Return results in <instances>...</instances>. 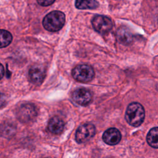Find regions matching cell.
I'll list each match as a JSON object with an SVG mask.
<instances>
[{
  "mask_svg": "<svg viewBox=\"0 0 158 158\" xmlns=\"http://www.w3.org/2000/svg\"><path fill=\"white\" fill-rule=\"evenodd\" d=\"M12 40V36L10 32L5 30H0V48L7 46Z\"/></svg>",
  "mask_w": 158,
  "mask_h": 158,
  "instance_id": "cell-13",
  "label": "cell"
},
{
  "mask_svg": "<svg viewBox=\"0 0 158 158\" xmlns=\"http://www.w3.org/2000/svg\"><path fill=\"white\" fill-rule=\"evenodd\" d=\"M64 122L59 117H52L48 122V129L53 134L58 135L61 133L64 130Z\"/></svg>",
  "mask_w": 158,
  "mask_h": 158,
  "instance_id": "cell-10",
  "label": "cell"
},
{
  "mask_svg": "<svg viewBox=\"0 0 158 158\" xmlns=\"http://www.w3.org/2000/svg\"><path fill=\"white\" fill-rule=\"evenodd\" d=\"M122 138L120 132L115 128H110L104 131L102 135L103 141L109 145L118 144Z\"/></svg>",
  "mask_w": 158,
  "mask_h": 158,
  "instance_id": "cell-9",
  "label": "cell"
},
{
  "mask_svg": "<svg viewBox=\"0 0 158 158\" xmlns=\"http://www.w3.org/2000/svg\"><path fill=\"white\" fill-rule=\"evenodd\" d=\"M1 131L4 136H11L15 131V127L12 123H6L1 126Z\"/></svg>",
  "mask_w": 158,
  "mask_h": 158,
  "instance_id": "cell-15",
  "label": "cell"
},
{
  "mask_svg": "<svg viewBox=\"0 0 158 158\" xmlns=\"http://www.w3.org/2000/svg\"><path fill=\"white\" fill-rule=\"evenodd\" d=\"M65 21V17L63 12L54 10L44 17L43 25L44 28L49 31H57L63 27Z\"/></svg>",
  "mask_w": 158,
  "mask_h": 158,
  "instance_id": "cell-1",
  "label": "cell"
},
{
  "mask_svg": "<svg viewBox=\"0 0 158 158\" xmlns=\"http://www.w3.org/2000/svg\"><path fill=\"white\" fill-rule=\"evenodd\" d=\"M37 116L36 107L32 104H23L18 109L17 117L18 119L23 123L33 121Z\"/></svg>",
  "mask_w": 158,
  "mask_h": 158,
  "instance_id": "cell-4",
  "label": "cell"
},
{
  "mask_svg": "<svg viewBox=\"0 0 158 158\" xmlns=\"http://www.w3.org/2000/svg\"><path fill=\"white\" fill-rule=\"evenodd\" d=\"M117 36L122 43H129L131 41V34L125 27H122L118 29Z\"/></svg>",
  "mask_w": 158,
  "mask_h": 158,
  "instance_id": "cell-12",
  "label": "cell"
},
{
  "mask_svg": "<svg viewBox=\"0 0 158 158\" xmlns=\"http://www.w3.org/2000/svg\"><path fill=\"white\" fill-rule=\"evenodd\" d=\"M146 139L149 146L154 148H158V127L152 128L149 130Z\"/></svg>",
  "mask_w": 158,
  "mask_h": 158,
  "instance_id": "cell-11",
  "label": "cell"
},
{
  "mask_svg": "<svg viewBox=\"0 0 158 158\" xmlns=\"http://www.w3.org/2000/svg\"><path fill=\"white\" fill-rule=\"evenodd\" d=\"M72 99L79 105L86 106L91 102L92 94L87 89L78 88L73 92Z\"/></svg>",
  "mask_w": 158,
  "mask_h": 158,
  "instance_id": "cell-7",
  "label": "cell"
},
{
  "mask_svg": "<svg viewBox=\"0 0 158 158\" xmlns=\"http://www.w3.org/2000/svg\"><path fill=\"white\" fill-rule=\"evenodd\" d=\"M94 29L102 35L108 33L112 28V20L104 15H98L93 17L91 21Z\"/></svg>",
  "mask_w": 158,
  "mask_h": 158,
  "instance_id": "cell-5",
  "label": "cell"
},
{
  "mask_svg": "<svg viewBox=\"0 0 158 158\" xmlns=\"http://www.w3.org/2000/svg\"><path fill=\"white\" fill-rule=\"evenodd\" d=\"M46 77V70L41 65H34L29 70V77L31 81L35 85L43 83Z\"/></svg>",
  "mask_w": 158,
  "mask_h": 158,
  "instance_id": "cell-8",
  "label": "cell"
},
{
  "mask_svg": "<svg viewBox=\"0 0 158 158\" xmlns=\"http://www.w3.org/2000/svg\"><path fill=\"white\" fill-rule=\"evenodd\" d=\"M144 115L143 107L139 103L133 102L130 104L127 107L125 113V119L130 125L138 127L143 123Z\"/></svg>",
  "mask_w": 158,
  "mask_h": 158,
  "instance_id": "cell-2",
  "label": "cell"
},
{
  "mask_svg": "<svg viewBox=\"0 0 158 158\" xmlns=\"http://www.w3.org/2000/svg\"><path fill=\"white\" fill-rule=\"evenodd\" d=\"M37 2L43 6H47L52 4L54 2V1H51V0H47V1H38Z\"/></svg>",
  "mask_w": 158,
  "mask_h": 158,
  "instance_id": "cell-16",
  "label": "cell"
},
{
  "mask_svg": "<svg viewBox=\"0 0 158 158\" xmlns=\"http://www.w3.org/2000/svg\"><path fill=\"white\" fill-rule=\"evenodd\" d=\"M73 78L79 82H89L94 77L93 69L86 64H81L76 66L72 72Z\"/></svg>",
  "mask_w": 158,
  "mask_h": 158,
  "instance_id": "cell-3",
  "label": "cell"
},
{
  "mask_svg": "<svg viewBox=\"0 0 158 158\" xmlns=\"http://www.w3.org/2000/svg\"><path fill=\"white\" fill-rule=\"evenodd\" d=\"M95 127L91 123H85L80 126L75 134L76 141L83 143L89 141L95 135Z\"/></svg>",
  "mask_w": 158,
  "mask_h": 158,
  "instance_id": "cell-6",
  "label": "cell"
},
{
  "mask_svg": "<svg viewBox=\"0 0 158 158\" xmlns=\"http://www.w3.org/2000/svg\"><path fill=\"white\" fill-rule=\"evenodd\" d=\"M4 74V69L2 65L0 63V80L2 78Z\"/></svg>",
  "mask_w": 158,
  "mask_h": 158,
  "instance_id": "cell-18",
  "label": "cell"
},
{
  "mask_svg": "<svg viewBox=\"0 0 158 158\" xmlns=\"http://www.w3.org/2000/svg\"><path fill=\"white\" fill-rule=\"evenodd\" d=\"M98 2L96 1H77L75 6L80 9H92L98 6Z\"/></svg>",
  "mask_w": 158,
  "mask_h": 158,
  "instance_id": "cell-14",
  "label": "cell"
},
{
  "mask_svg": "<svg viewBox=\"0 0 158 158\" xmlns=\"http://www.w3.org/2000/svg\"><path fill=\"white\" fill-rule=\"evenodd\" d=\"M5 103H6V98L2 93H0V108L3 107Z\"/></svg>",
  "mask_w": 158,
  "mask_h": 158,
  "instance_id": "cell-17",
  "label": "cell"
}]
</instances>
